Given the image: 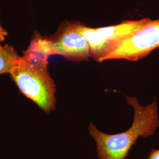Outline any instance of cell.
Instances as JSON below:
<instances>
[{
	"label": "cell",
	"instance_id": "ba28073f",
	"mask_svg": "<svg viewBox=\"0 0 159 159\" xmlns=\"http://www.w3.org/2000/svg\"><path fill=\"white\" fill-rule=\"evenodd\" d=\"M7 35V32L2 27L0 24V47H1V43L5 40L6 37Z\"/></svg>",
	"mask_w": 159,
	"mask_h": 159
},
{
	"label": "cell",
	"instance_id": "5b68a950",
	"mask_svg": "<svg viewBox=\"0 0 159 159\" xmlns=\"http://www.w3.org/2000/svg\"><path fill=\"white\" fill-rule=\"evenodd\" d=\"M51 55H61L74 61H84L91 57L90 48L84 37L74 28L73 23H65L57 33L47 37Z\"/></svg>",
	"mask_w": 159,
	"mask_h": 159
},
{
	"label": "cell",
	"instance_id": "277c9868",
	"mask_svg": "<svg viewBox=\"0 0 159 159\" xmlns=\"http://www.w3.org/2000/svg\"><path fill=\"white\" fill-rule=\"evenodd\" d=\"M159 47V19L150 20L120 42L102 58L124 59L136 61Z\"/></svg>",
	"mask_w": 159,
	"mask_h": 159
},
{
	"label": "cell",
	"instance_id": "52a82bcc",
	"mask_svg": "<svg viewBox=\"0 0 159 159\" xmlns=\"http://www.w3.org/2000/svg\"><path fill=\"white\" fill-rule=\"evenodd\" d=\"M148 159H159V150L153 149L149 154Z\"/></svg>",
	"mask_w": 159,
	"mask_h": 159
},
{
	"label": "cell",
	"instance_id": "8992f818",
	"mask_svg": "<svg viewBox=\"0 0 159 159\" xmlns=\"http://www.w3.org/2000/svg\"><path fill=\"white\" fill-rule=\"evenodd\" d=\"M21 57L11 46L0 47V74L9 73L17 66Z\"/></svg>",
	"mask_w": 159,
	"mask_h": 159
},
{
	"label": "cell",
	"instance_id": "3957f363",
	"mask_svg": "<svg viewBox=\"0 0 159 159\" xmlns=\"http://www.w3.org/2000/svg\"><path fill=\"white\" fill-rule=\"evenodd\" d=\"M148 18L139 20H126L119 24L91 28L80 23H72L74 28L89 43L91 57L102 62V58L120 42L148 23Z\"/></svg>",
	"mask_w": 159,
	"mask_h": 159
},
{
	"label": "cell",
	"instance_id": "6da1fadb",
	"mask_svg": "<svg viewBox=\"0 0 159 159\" xmlns=\"http://www.w3.org/2000/svg\"><path fill=\"white\" fill-rule=\"evenodd\" d=\"M126 102L134 109L133 121L127 130L108 134L90 123L89 131L96 143L99 159H125L131 148L140 137L154 134L159 125V110L156 100L147 106L141 105L136 97L125 96Z\"/></svg>",
	"mask_w": 159,
	"mask_h": 159
},
{
	"label": "cell",
	"instance_id": "7a4b0ae2",
	"mask_svg": "<svg viewBox=\"0 0 159 159\" xmlns=\"http://www.w3.org/2000/svg\"><path fill=\"white\" fill-rule=\"evenodd\" d=\"M48 61L30 62L22 57L10 73L12 81L25 97L46 113L56 109V86L48 69Z\"/></svg>",
	"mask_w": 159,
	"mask_h": 159
}]
</instances>
